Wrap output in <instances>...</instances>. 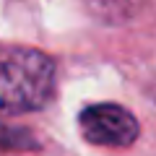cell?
<instances>
[{"mask_svg": "<svg viewBox=\"0 0 156 156\" xmlns=\"http://www.w3.org/2000/svg\"><path fill=\"white\" fill-rule=\"evenodd\" d=\"M78 128L89 143L107 148H128L138 140L140 125L130 109L115 101H96L81 109Z\"/></svg>", "mask_w": 156, "mask_h": 156, "instance_id": "2", "label": "cell"}, {"mask_svg": "<svg viewBox=\"0 0 156 156\" xmlns=\"http://www.w3.org/2000/svg\"><path fill=\"white\" fill-rule=\"evenodd\" d=\"M86 5L99 18L117 23V21H125V18L135 16L146 5V0H86Z\"/></svg>", "mask_w": 156, "mask_h": 156, "instance_id": "3", "label": "cell"}, {"mask_svg": "<svg viewBox=\"0 0 156 156\" xmlns=\"http://www.w3.org/2000/svg\"><path fill=\"white\" fill-rule=\"evenodd\" d=\"M57 68L39 50H13L0 57V115L37 112L55 94Z\"/></svg>", "mask_w": 156, "mask_h": 156, "instance_id": "1", "label": "cell"}]
</instances>
